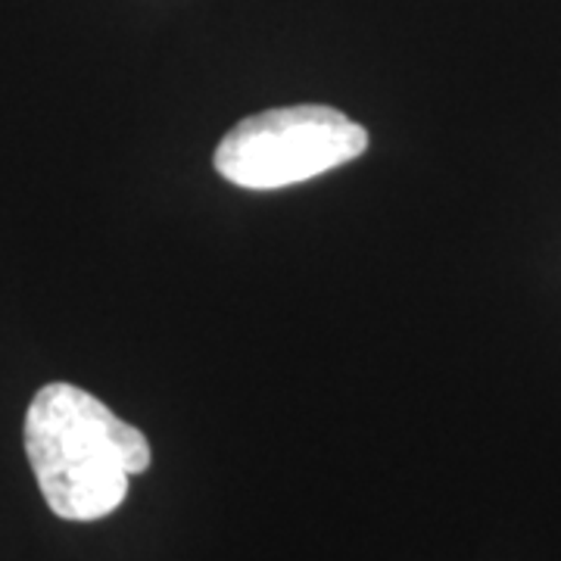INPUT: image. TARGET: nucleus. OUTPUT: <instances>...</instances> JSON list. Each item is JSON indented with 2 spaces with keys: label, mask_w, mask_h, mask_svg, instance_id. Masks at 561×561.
<instances>
[{
  "label": "nucleus",
  "mask_w": 561,
  "mask_h": 561,
  "mask_svg": "<svg viewBox=\"0 0 561 561\" xmlns=\"http://www.w3.org/2000/svg\"><path fill=\"white\" fill-rule=\"evenodd\" d=\"M25 456L41 496L62 522H101L150 468V443L76 383H44L25 412Z\"/></svg>",
  "instance_id": "f257e3e1"
},
{
  "label": "nucleus",
  "mask_w": 561,
  "mask_h": 561,
  "mask_svg": "<svg viewBox=\"0 0 561 561\" xmlns=\"http://www.w3.org/2000/svg\"><path fill=\"white\" fill-rule=\"evenodd\" d=\"M368 131L334 106L300 103L241 119L216 147V172L247 191L302 184L356 160Z\"/></svg>",
  "instance_id": "f03ea898"
}]
</instances>
